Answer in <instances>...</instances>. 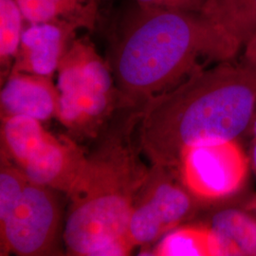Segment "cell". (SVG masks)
Wrapping results in <instances>:
<instances>
[{"mask_svg":"<svg viewBox=\"0 0 256 256\" xmlns=\"http://www.w3.org/2000/svg\"><path fill=\"white\" fill-rule=\"evenodd\" d=\"M138 5L158 9L200 14L204 0H135Z\"/></svg>","mask_w":256,"mask_h":256,"instance_id":"cell-18","label":"cell"},{"mask_svg":"<svg viewBox=\"0 0 256 256\" xmlns=\"http://www.w3.org/2000/svg\"><path fill=\"white\" fill-rule=\"evenodd\" d=\"M241 61L256 68V30L250 34L241 50Z\"/></svg>","mask_w":256,"mask_h":256,"instance_id":"cell-19","label":"cell"},{"mask_svg":"<svg viewBox=\"0 0 256 256\" xmlns=\"http://www.w3.org/2000/svg\"><path fill=\"white\" fill-rule=\"evenodd\" d=\"M250 160L238 140L184 149L176 166L187 189L210 205L230 200L247 182Z\"/></svg>","mask_w":256,"mask_h":256,"instance_id":"cell-6","label":"cell"},{"mask_svg":"<svg viewBox=\"0 0 256 256\" xmlns=\"http://www.w3.org/2000/svg\"><path fill=\"white\" fill-rule=\"evenodd\" d=\"M210 206L187 189L176 168L152 164L133 204L128 238L135 248L151 246Z\"/></svg>","mask_w":256,"mask_h":256,"instance_id":"cell-5","label":"cell"},{"mask_svg":"<svg viewBox=\"0 0 256 256\" xmlns=\"http://www.w3.org/2000/svg\"><path fill=\"white\" fill-rule=\"evenodd\" d=\"M245 208L250 210V212H252L254 216H256V196H254V198H252V200H250V202H248Z\"/></svg>","mask_w":256,"mask_h":256,"instance_id":"cell-21","label":"cell"},{"mask_svg":"<svg viewBox=\"0 0 256 256\" xmlns=\"http://www.w3.org/2000/svg\"><path fill=\"white\" fill-rule=\"evenodd\" d=\"M41 122L28 116L1 117V152L22 167L50 134Z\"/></svg>","mask_w":256,"mask_h":256,"instance_id":"cell-14","label":"cell"},{"mask_svg":"<svg viewBox=\"0 0 256 256\" xmlns=\"http://www.w3.org/2000/svg\"><path fill=\"white\" fill-rule=\"evenodd\" d=\"M205 223L216 241L220 256H256V216L236 207L214 209Z\"/></svg>","mask_w":256,"mask_h":256,"instance_id":"cell-12","label":"cell"},{"mask_svg":"<svg viewBox=\"0 0 256 256\" xmlns=\"http://www.w3.org/2000/svg\"><path fill=\"white\" fill-rule=\"evenodd\" d=\"M88 156L74 140L48 135L27 162L20 167L28 182L70 196L86 172Z\"/></svg>","mask_w":256,"mask_h":256,"instance_id":"cell-8","label":"cell"},{"mask_svg":"<svg viewBox=\"0 0 256 256\" xmlns=\"http://www.w3.org/2000/svg\"><path fill=\"white\" fill-rule=\"evenodd\" d=\"M60 92L52 77L10 72L0 94L1 117L28 116L40 122L58 116Z\"/></svg>","mask_w":256,"mask_h":256,"instance_id":"cell-10","label":"cell"},{"mask_svg":"<svg viewBox=\"0 0 256 256\" xmlns=\"http://www.w3.org/2000/svg\"><path fill=\"white\" fill-rule=\"evenodd\" d=\"M52 191L28 182L14 208L0 221L1 256L54 254L60 208Z\"/></svg>","mask_w":256,"mask_h":256,"instance_id":"cell-7","label":"cell"},{"mask_svg":"<svg viewBox=\"0 0 256 256\" xmlns=\"http://www.w3.org/2000/svg\"><path fill=\"white\" fill-rule=\"evenodd\" d=\"M28 180L22 169L1 152L0 221L5 220L24 192Z\"/></svg>","mask_w":256,"mask_h":256,"instance_id":"cell-17","label":"cell"},{"mask_svg":"<svg viewBox=\"0 0 256 256\" xmlns=\"http://www.w3.org/2000/svg\"><path fill=\"white\" fill-rule=\"evenodd\" d=\"M57 119L76 136L92 137L120 106L110 64L86 38H75L57 70Z\"/></svg>","mask_w":256,"mask_h":256,"instance_id":"cell-4","label":"cell"},{"mask_svg":"<svg viewBox=\"0 0 256 256\" xmlns=\"http://www.w3.org/2000/svg\"><path fill=\"white\" fill-rule=\"evenodd\" d=\"M151 256H218V250L205 223L183 224L158 240Z\"/></svg>","mask_w":256,"mask_h":256,"instance_id":"cell-15","label":"cell"},{"mask_svg":"<svg viewBox=\"0 0 256 256\" xmlns=\"http://www.w3.org/2000/svg\"><path fill=\"white\" fill-rule=\"evenodd\" d=\"M200 14L232 60L256 30V0H204Z\"/></svg>","mask_w":256,"mask_h":256,"instance_id":"cell-11","label":"cell"},{"mask_svg":"<svg viewBox=\"0 0 256 256\" xmlns=\"http://www.w3.org/2000/svg\"><path fill=\"white\" fill-rule=\"evenodd\" d=\"M26 22H68L79 28L93 30L101 0H16Z\"/></svg>","mask_w":256,"mask_h":256,"instance_id":"cell-13","label":"cell"},{"mask_svg":"<svg viewBox=\"0 0 256 256\" xmlns=\"http://www.w3.org/2000/svg\"><path fill=\"white\" fill-rule=\"evenodd\" d=\"M138 118L140 112L132 114L88 156L86 172L70 196L64 230L70 256H129L135 248L128 222L150 169L130 138Z\"/></svg>","mask_w":256,"mask_h":256,"instance_id":"cell-3","label":"cell"},{"mask_svg":"<svg viewBox=\"0 0 256 256\" xmlns=\"http://www.w3.org/2000/svg\"><path fill=\"white\" fill-rule=\"evenodd\" d=\"M80 30L68 22L28 24L10 72L52 77Z\"/></svg>","mask_w":256,"mask_h":256,"instance_id":"cell-9","label":"cell"},{"mask_svg":"<svg viewBox=\"0 0 256 256\" xmlns=\"http://www.w3.org/2000/svg\"><path fill=\"white\" fill-rule=\"evenodd\" d=\"M24 22L26 20L16 0H0V64L4 81L18 54Z\"/></svg>","mask_w":256,"mask_h":256,"instance_id":"cell-16","label":"cell"},{"mask_svg":"<svg viewBox=\"0 0 256 256\" xmlns=\"http://www.w3.org/2000/svg\"><path fill=\"white\" fill-rule=\"evenodd\" d=\"M248 136L252 138V148H250V162L256 172V114L252 124H250Z\"/></svg>","mask_w":256,"mask_h":256,"instance_id":"cell-20","label":"cell"},{"mask_svg":"<svg viewBox=\"0 0 256 256\" xmlns=\"http://www.w3.org/2000/svg\"><path fill=\"white\" fill-rule=\"evenodd\" d=\"M202 57L227 61L218 37L200 14L137 4L122 20L112 50L120 106L142 110L202 68Z\"/></svg>","mask_w":256,"mask_h":256,"instance_id":"cell-2","label":"cell"},{"mask_svg":"<svg viewBox=\"0 0 256 256\" xmlns=\"http://www.w3.org/2000/svg\"><path fill=\"white\" fill-rule=\"evenodd\" d=\"M256 114V68L234 60L200 68L140 110V149L152 164L176 169L188 147L248 136Z\"/></svg>","mask_w":256,"mask_h":256,"instance_id":"cell-1","label":"cell"}]
</instances>
